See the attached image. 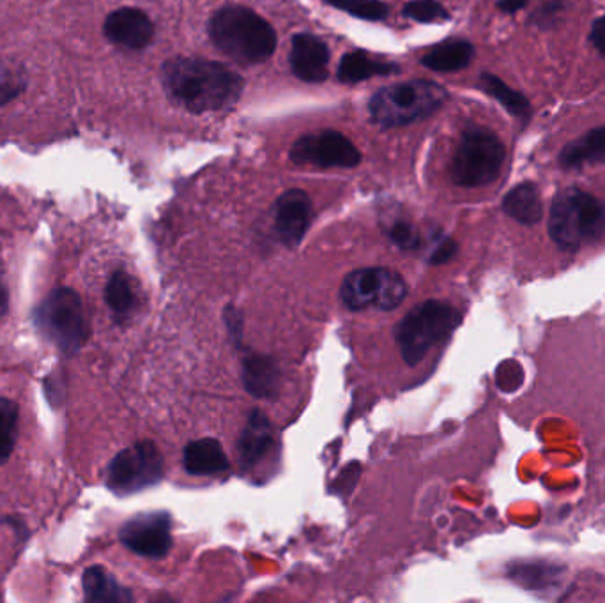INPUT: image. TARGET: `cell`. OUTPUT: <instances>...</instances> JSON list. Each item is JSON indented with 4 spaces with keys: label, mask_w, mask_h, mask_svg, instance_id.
Masks as SVG:
<instances>
[{
    "label": "cell",
    "mask_w": 605,
    "mask_h": 603,
    "mask_svg": "<svg viewBox=\"0 0 605 603\" xmlns=\"http://www.w3.org/2000/svg\"><path fill=\"white\" fill-rule=\"evenodd\" d=\"M161 84L174 103L204 114L234 105L243 94L244 80L220 62L174 58L161 66Z\"/></svg>",
    "instance_id": "obj_1"
},
{
    "label": "cell",
    "mask_w": 605,
    "mask_h": 603,
    "mask_svg": "<svg viewBox=\"0 0 605 603\" xmlns=\"http://www.w3.org/2000/svg\"><path fill=\"white\" fill-rule=\"evenodd\" d=\"M209 38L239 64L268 61L277 50V32L261 14L244 6H226L209 20Z\"/></svg>",
    "instance_id": "obj_2"
},
{
    "label": "cell",
    "mask_w": 605,
    "mask_h": 603,
    "mask_svg": "<svg viewBox=\"0 0 605 603\" xmlns=\"http://www.w3.org/2000/svg\"><path fill=\"white\" fill-rule=\"evenodd\" d=\"M549 236L565 251L601 241L605 236L604 200L580 188L560 191L551 206Z\"/></svg>",
    "instance_id": "obj_3"
},
{
    "label": "cell",
    "mask_w": 605,
    "mask_h": 603,
    "mask_svg": "<svg viewBox=\"0 0 605 603\" xmlns=\"http://www.w3.org/2000/svg\"><path fill=\"white\" fill-rule=\"evenodd\" d=\"M35 330L64 356H75L87 344L88 321L79 292L53 289L32 312Z\"/></svg>",
    "instance_id": "obj_4"
},
{
    "label": "cell",
    "mask_w": 605,
    "mask_h": 603,
    "mask_svg": "<svg viewBox=\"0 0 605 603\" xmlns=\"http://www.w3.org/2000/svg\"><path fill=\"white\" fill-rule=\"evenodd\" d=\"M448 100L447 89L429 80L380 89L368 103L372 121L383 128H400L429 117Z\"/></svg>",
    "instance_id": "obj_5"
},
{
    "label": "cell",
    "mask_w": 605,
    "mask_h": 603,
    "mask_svg": "<svg viewBox=\"0 0 605 603\" xmlns=\"http://www.w3.org/2000/svg\"><path fill=\"white\" fill-rule=\"evenodd\" d=\"M459 324V310L445 301L429 300L416 304L395 326V342L404 362L409 366L418 365L430 349L448 339Z\"/></svg>",
    "instance_id": "obj_6"
},
{
    "label": "cell",
    "mask_w": 605,
    "mask_h": 603,
    "mask_svg": "<svg viewBox=\"0 0 605 603\" xmlns=\"http://www.w3.org/2000/svg\"><path fill=\"white\" fill-rule=\"evenodd\" d=\"M507 149L501 138L487 128L466 129L451 162V179L465 188L491 185L500 177Z\"/></svg>",
    "instance_id": "obj_7"
},
{
    "label": "cell",
    "mask_w": 605,
    "mask_h": 603,
    "mask_svg": "<svg viewBox=\"0 0 605 603\" xmlns=\"http://www.w3.org/2000/svg\"><path fill=\"white\" fill-rule=\"evenodd\" d=\"M406 298V280L388 268L354 269L341 287L342 303L354 312L365 309L388 312L400 306Z\"/></svg>",
    "instance_id": "obj_8"
},
{
    "label": "cell",
    "mask_w": 605,
    "mask_h": 603,
    "mask_svg": "<svg viewBox=\"0 0 605 603\" xmlns=\"http://www.w3.org/2000/svg\"><path fill=\"white\" fill-rule=\"evenodd\" d=\"M164 455L153 440H138L115 455L106 469V487L117 496H132L164 480Z\"/></svg>",
    "instance_id": "obj_9"
},
{
    "label": "cell",
    "mask_w": 605,
    "mask_h": 603,
    "mask_svg": "<svg viewBox=\"0 0 605 603\" xmlns=\"http://www.w3.org/2000/svg\"><path fill=\"white\" fill-rule=\"evenodd\" d=\"M292 162L321 168H353L362 162V153L350 138L338 132L312 133L291 147Z\"/></svg>",
    "instance_id": "obj_10"
},
{
    "label": "cell",
    "mask_w": 605,
    "mask_h": 603,
    "mask_svg": "<svg viewBox=\"0 0 605 603\" xmlns=\"http://www.w3.org/2000/svg\"><path fill=\"white\" fill-rule=\"evenodd\" d=\"M119 540L128 551L161 560L173 549V519L165 511H147L124 522Z\"/></svg>",
    "instance_id": "obj_11"
},
{
    "label": "cell",
    "mask_w": 605,
    "mask_h": 603,
    "mask_svg": "<svg viewBox=\"0 0 605 603\" xmlns=\"http://www.w3.org/2000/svg\"><path fill=\"white\" fill-rule=\"evenodd\" d=\"M314 218V207L303 190H289L280 195L274 206V229L280 241L289 248H296Z\"/></svg>",
    "instance_id": "obj_12"
},
{
    "label": "cell",
    "mask_w": 605,
    "mask_h": 603,
    "mask_svg": "<svg viewBox=\"0 0 605 603\" xmlns=\"http://www.w3.org/2000/svg\"><path fill=\"white\" fill-rule=\"evenodd\" d=\"M103 32L121 49L142 50L155 38V23L142 9L121 8L106 17Z\"/></svg>",
    "instance_id": "obj_13"
},
{
    "label": "cell",
    "mask_w": 605,
    "mask_h": 603,
    "mask_svg": "<svg viewBox=\"0 0 605 603\" xmlns=\"http://www.w3.org/2000/svg\"><path fill=\"white\" fill-rule=\"evenodd\" d=\"M289 62L292 73L309 84H321L330 75V50L312 34L294 35Z\"/></svg>",
    "instance_id": "obj_14"
},
{
    "label": "cell",
    "mask_w": 605,
    "mask_h": 603,
    "mask_svg": "<svg viewBox=\"0 0 605 603\" xmlns=\"http://www.w3.org/2000/svg\"><path fill=\"white\" fill-rule=\"evenodd\" d=\"M274 430L270 419L262 410H253L248 416L241 439H239V460L243 469H252L255 464L261 462L265 455L273 448Z\"/></svg>",
    "instance_id": "obj_15"
},
{
    "label": "cell",
    "mask_w": 605,
    "mask_h": 603,
    "mask_svg": "<svg viewBox=\"0 0 605 603\" xmlns=\"http://www.w3.org/2000/svg\"><path fill=\"white\" fill-rule=\"evenodd\" d=\"M182 462H185L186 472L191 476L220 475L230 467L229 458L220 440L211 439V437L194 440L186 446Z\"/></svg>",
    "instance_id": "obj_16"
},
{
    "label": "cell",
    "mask_w": 605,
    "mask_h": 603,
    "mask_svg": "<svg viewBox=\"0 0 605 603\" xmlns=\"http://www.w3.org/2000/svg\"><path fill=\"white\" fill-rule=\"evenodd\" d=\"M598 164H605V126L590 129L560 153V165L565 170H577Z\"/></svg>",
    "instance_id": "obj_17"
},
{
    "label": "cell",
    "mask_w": 605,
    "mask_h": 603,
    "mask_svg": "<svg viewBox=\"0 0 605 603\" xmlns=\"http://www.w3.org/2000/svg\"><path fill=\"white\" fill-rule=\"evenodd\" d=\"M85 602L88 603H128L133 593L124 588L108 570L103 566H91L82 575Z\"/></svg>",
    "instance_id": "obj_18"
},
{
    "label": "cell",
    "mask_w": 605,
    "mask_h": 603,
    "mask_svg": "<svg viewBox=\"0 0 605 603\" xmlns=\"http://www.w3.org/2000/svg\"><path fill=\"white\" fill-rule=\"evenodd\" d=\"M280 372L274 360L261 354H250L243 362V384L257 398H271L279 388Z\"/></svg>",
    "instance_id": "obj_19"
},
{
    "label": "cell",
    "mask_w": 605,
    "mask_h": 603,
    "mask_svg": "<svg viewBox=\"0 0 605 603\" xmlns=\"http://www.w3.org/2000/svg\"><path fill=\"white\" fill-rule=\"evenodd\" d=\"M473 58V44L465 40H451L434 46L429 53H425L421 62L425 67L438 73H456L468 67Z\"/></svg>",
    "instance_id": "obj_20"
},
{
    "label": "cell",
    "mask_w": 605,
    "mask_h": 603,
    "mask_svg": "<svg viewBox=\"0 0 605 603\" xmlns=\"http://www.w3.org/2000/svg\"><path fill=\"white\" fill-rule=\"evenodd\" d=\"M503 211L522 225H536L544 216V204L533 183L515 186L503 200Z\"/></svg>",
    "instance_id": "obj_21"
},
{
    "label": "cell",
    "mask_w": 605,
    "mask_h": 603,
    "mask_svg": "<svg viewBox=\"0 0 605 603\" xmlns=\"http://www.w3.org/2000/svg\"><path fill=\"white\" fill-rule=\"evenodd\" d=\"M397 64L379 61V59H372L367 52H353L342 58L336 76H338L342 84L351 85L365 82V80L372 79V76L392 75V73H397Z\"/></svg>",
    "instance_id": "obj_22"
},
{
    "label": "cell",
    "mask_w": 605,
    "mask_h": 603,
    "mask_svg": "<svg viewBox=\"0 0 605 603\" xmlns=\"http://www.w3.org/2000/svg\"><path fill=\"white\" fill-rule=\"evenodd\" d=\"M480 87H482L483 93L494 97L496 102L500 103L504 111L512 114L513 117L521 121L530 119V100L519 91H513L510 85L504 84L503 80L498 79L492 73H483L480 76Z\"/></svg>",
    "instance_id": "obj_23"
},
{
    "label": "cell",
    "mask_w": 605,
    "mask_h": 603,
    "mask_svg": "<svg viewBox=\"0 0 605 603\" xmlns=\"http://www.w3.org/2000/svg\"><path fill=\"white\" fill-rule=\"evenodd\" d=\"M105 300L115 315H126L135 309L132 278L126 271H115L105 287Z\"/></svg>",
    "instance_id": "obj_24"
},
{
    "label": "cell",
    "mask_w": 605,
    "mask_h": 603,
    "mask_svg": "<svg viewBox=\"0 0 605 603\" xmlns=\"http://www.w3.org/2000/svg\"><path fill=\"white\" fill-rule=\"evenodd\" d=\"M20 407L11 398L0 397V466L8 462L17 446Z\"/></svg>",
    "instance_id": "obj_25"
},
{
    "label": "cell",
    "mask_w": 605,
    "mask_h": 603,
    "mask_svg": "<svg viewBox=\"0 0 605 603\" xmlns=\"http://www.w3.org/2000/svg\"><path fill=\"white\" fill-rule=\"evenodd\" d=\"M27 75L17 62L0 59V106L13 102L25 91Z\"/></svg>",
    "instance_id": "obj_26"
},
{
    "label": "cell",
    "mask_w": 605,
    "mask_h": 603,
    "mask_svg": "<svg viewBox=\"0 0 605 603\" xmlns=\"http://www.w3.org/2000/svg\"><path fill=\"white\" fill-rule=\"evenodd\" d=\"M324 2L368 22H379L388 17V8L379 0H324Z\"/></svg>",
    "instance_id": "obj_27"
},
{
    "label": "cell",
    "mask_w": 605,
    "mask_h": 603,
    "mask_svg": "<svg viewBox=\"0 0 605 603\" xmlns=\"http://www.w3.org/2000/svg\"><path fill=\"white\" fill-rule=\"evenodd\" d=\"M404 14L420 23L445 22L450 18L447 9L436 0H413L404 8Z\"/></svg>",
    "instance_id": "obj_28"
},
{
    "label": "cell",
    "mask_w": 605,
    "mask_h": 603,
    "mask_svg": "<svg viewBox=\"0 0 605 603\" xmlns=\"http://www.w3.org/2000/svg\"><path fill=\"white\" fill-rule=\"evenodd\" d=\"M386 233H388L389 241L394 242L395 247L400 248V250L409 251L420 248L421 241L418 230L411 223H407V221H395V223L389 225Z\"/></svg>",
    "instance_id": "obj_29"
},
{
    "label": "cell",
    "mask_w": 605,
    "mask_h": 603,
    "mask_svg": "<svg viewBox=\"0 0 605 603\" xmlns=\"http://www.w3.org/2000/svg\"><path fill=\"white\" fill-rule=\"evenodd\" d=\"M457 250H459L457 242L453 241V239L445 238L439 242L438 248L434 250L430 262H432V264H445V262H448V260L456 257Z\"/></svg>",
    "instance_id": "obj_30"
},
{
    "label": "cell",
    "mask_w": 605,
    "mask_h": 603,
    "mask_svg": "<svg viewBox=\"0 0 605 603\" xmlns=\"http://www.w3.org/2000/svg\"><path fill=\"white\" fill-rule=\"evenodd\" d=\"M590 41L605 58V14L593 22Z\"/></svg>",
    "instance_id": "obj_31"
},
{
    "label": "cell",
    "mask_w": 605,
    "mask_h": 603,
    "mask_svg": "<svg viewBox=\"0 0 605 603\" xmlns=\"http://www.w3.org/2000/svg\"><path fill=\"white\" fill-rule=\"evenodd\" d=\"M562 0H547V2L542 6L539 13H535L536 22L542 23V25H544L545 22V25H549L551 20H553V18L562 11Z\"/></svg>",
    "instance_id": "obj_32"
},
{
    "label": "cell",
    "mask_w": 605,
    "mask_h": 603,
    "mask_svg": "<svg viewBox=\"0 0 605 603\" xmlns=\"http://www.w3.org/2000/svg\"><path fill=\"white\" fill-rule=\"evenodd\" d=\"M9 310V287L6 283L4 271H2V266H0V318L6 315V312Z\"/></svg>",
    "instance_id": "obj_33"
},
{
    "label": "cell",
    "mask_w": 605,
    "mask_h": 603,
    "mask_svg": "<svg viewBox=\"0 0 605 603\" xmlns=\"http://www.w3.org/2000/svg\"><path fill=\"white\" fill-rule=\"evenodd\" d=\"M504 13H518L519 9L526 6L528 0H496Z\"/></svg>",
    "instance_id": "obj_34"
},
{
    "label": "cell",
    "mask_w": 605,
    "mask_h": 603,
    "mask_svg": "<svg viewBox=\"0 0 605 603\" xmlns=\"http://www.w3.org/2000/svg\"><path fill=\"white\" fill-rule=\"evenodd\" d=\"M0 600H2V593H0Z\"/></svg>",
    "instance_id": "obj_35"
}]
</instances>
